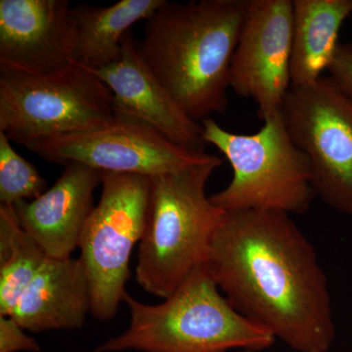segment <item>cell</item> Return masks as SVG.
<instances>
[{
	"label": "cell",
	"instance_id": "cell-1",
	"mask_svg": "<svg viewBox=\"0 0 352 352\" xmlns=\"http://www.w3.org/2000/svg\"><path fill=\"white\" fill-rule=\"evenodd\" d=\"M206 268L229 303L298 352H328L336 337L328 279L289 214L226 212Z\"/></svg>",
	"mask_w": 352,
	"mask_h": 352
},
{
	"label": "cell",
	"instance_id": "cell-2",
	"mask_svg": "<svg viewBox=\"0 0 352 352\" xmlns=\"http://www.w3.org/2000/svg\"><path fill=\"white\" fill-rule=\"evenodd\" d=\"M248 0H164L146 20L141 56L195 122L226 115L230 71Z\"/></svg>",
	"mask_w": 352,
	"mask_h": 352
},
{
	"label": "cell",
	"instance_id": "cell-3",
	"mask_svg": "<svg viewBox=\"0 0 352 352\" xmlns=\"http://www.w3.org/2000/svg\"><path fill=\"white\" fill-rule=\"evenodd\" d=\"M122 302L129 310V327L94 352L259 351L275 342L221 295L205 264L160 305L138 302L127 292Z\"/></svg>",
	"mask_w": 352,
	"mask_h": 352
},
{
	"label": "cell",
	"instance_id": "cell-4",
	"mask_svg": "<svg viewBox=\"0 0 352 352\" xmlns=\"http://www.w3.org/2000/svg\"><path fill=\"white\" fill-rule=\"evenodd\" d=\"M221 164L152 176L135 270L136 282L147 293L168 298L206 263L215 231L226 214L206 194L208 179Z\"/></svg>",
	"mask_w": 352,
	"mask_h": 352
},
{
	"label": "cell",
	"instance_id": "cell-5",
	"mask_svg": "<svg viewBox=\"0 0 352 352\" xmlns=\"http://www.w3.org/2000/svg\"><path fill=\"white\" fill-rule=\"evenodd\" d=\"M263 120L254 134L226 131L212 118L201 120L206 143L217 148L233 170L230 183L210 201L226 212L303 214L317 197L309 160L292 139L281 110Z\"/></svg>",
	"mask_w": 352,
	"mask_h": 352
},
{
	"label": "cell",
	"instance_id": "cell-6",
	"mask_svg": "<svg viewBox=\"0 0 352 352\" xmlns=\"http://www.w3.org/2000/svg\"><path fill=\"white\" fill-rule=\"evenodd\" d=\"M115 117L110 88L82 65L48 76L0 72V131L25 147L96 131Z\"/></svg>",
	"mask_w": 352,
	"mask_h": 352
},
{
	"label": "cell",
	"instance_id": "cell-7",
	"mask_svg": "<svg viewBox=\"0 0 352 352\" xmlns=\"http://www.w3.org/2000/svg\"><path fill=\"white\" fill-rule=\"evenodd\" d=\"M98 205L80 237V261L90 289V314L96 320L115 318L131 277L132 251L144 233L151 177L103 173Z\"/></svg>",
	"mask_w": 352,
	"mask_h": 352
},
{
	"label": "cell",
	"instance_id": "cell-8",
	"mask_svg": "<svg viewBox=\"0 0 352 352\" xmlns=\"http://www.w3.org/2000/svg\"><path fill=\"white\" fill-rule=\"evenodd\" d=\"M285 124L310 162L316 196L352 217V98L322 76L291 87L282 106Z\"/></svg>",
	"mask_w": 352,
	"mask_h": 352
},
{
	"label": "cell",
	"instance_id": "cell-9",
	"mask_svg": "<svg viewBox=\"0 0 352 352\" xmlns=\"http://www.w3.org/2000/svg\"><path fill=\"white\" fill-rule=\"evenodd\" d=\"M25 148L51 163H78L104 173L149 177L223 163L221 157L176 144L149 124L120 113L96 131L46 139Z\"/></svg>",
	"mask_w": 352,
	"mask_h": 352
},
{
	"label": "cell",
	"instance_id": "cell-10",
	"mask_svg": "<svg viewBox=\"0 0 352 352\" xmlns=\"http://www.w3.org/2000/svg\"><path fill=\"white\" fill-rule=\"evenodd\" d=\"M293 0H248L230 87L258 106L261 120L281 110L292 87Z\"/></svg>",
	"mask_w": 352,
	"mask_h": 352
},
{
	"label": "cell",
	"instance_id": "cell-11",
	"mask_svg": "<svg viewBox=\"0 0 352 352\" xmlns=\"http://www.w3.org/2000/svg\"><path fill=\"white\" fill-rule=\"evenodd\" d=\"M68 0H0V72L59 73L76 63Z\"/></svg>",
	"mask_w": 352,
	"mask_h": 352
},
{
	"label": "cell",
	"instance_id": "cell-12",
	"mask_svg": "<svg viewBox=\"0 0 352 352\" xmlns=\"http://www.w3.org/2000/svg\"><path fill=\"white\" fill-rule=\"evenodd\" d=\"M89 69L112 91L115 113L149 124L176 144L205 150L203 126L187 116L148 68L131 32L117 62Z\"/></svg>",
	"mask_w": 352,
	"mask_h": 352
},
{
	"label": "cell",
	"instance_id": "cell-13",
	"mask_svg": "<svg viewBox=\"0 0 352 352\" xmlns=\"http://www.w3.org/2000/svg\"><path fill=\"white\" fill-rule=\"evenodd\" d=\"M103 173L82 164H65L59 179L43 195L14 206L21 227L47 258H69L78 249Z\"/></svg>",
	"mask_w": 352,
	"mask_h": 352
},
{
	"label": "cell",
	"instance_id": "cell-14",
	"mask_svg": "<svg viewBox=\"0 0 352 352\" xmlns=\"http://www.w3.org/2000/svg\"><path fill=\"white\" fill-rule=\"evenodd\" d=\"M90 314V289L80 258H47L25 289L12 316L32 333L82 328Z\"/></svg>",
	"mask_w": 352,
	"mask_h": 352
},
{
	"label": "cell",
	"instance_id": "cell-15",
	"mask_svg": "<svg viewBox=\"0 0 352 352\" xmlns=\"http://www.w3.org/2000/svg\"><path fill=\"white\" fill-rule=\"evenodd\" d=\"M352 0H293L291 87L312 85L329 69Z\"/></svg>",
	"mask_w": 352,
	"mask_h": 352
},
{
	"label": "cell",
	"instance_id": "cell-16",
	"mask_svg": "<svg viewBox=\"0 0 352 352\" xmlns=\"http://www.w3.org/2000/svg\"><path fill=\"white\" fill-rule=\"evenodd\" d=\"M164 0H120L112 6L80 4L72 8L76 24V63L95 69L115 63L129 29L148 20Z\"/></svg>",
	"mask_w": 352,
	"mask_h": 352
},
{
	"label": "cell",
	"instance_id": "cell-17",
	"mask_svg": "<svg viewBox=\"0 0 352 352\" xmlns=\"http://www.w3.org/2000/svg\"><path fill=\"white\" fill-rule=\"evenodd\" d=\"M46 258L21 227L13 207L0 206V316H12Z\"/></svg>",
	"mask_w": 352,
	"mask_h": 352
},
{
	"label": "cell",
	"instance_id": "cell-18",
	"mask_svg": "<svg viewBox=\"0 0 352 352\" xmlns=\"http://www.w3.org/2000/svg\"><path fill=\"white\" fill-rule=\"evenodd\" d=\"M47 188L36 166L15 151L10 139L0 131V204L14 207L20 201H32Z\"/></svg>",
	"mask_w": 352,
	"mask_h": 352
},
{
	"label": "cell",
	"instance_id": "cell-19",
	"mask_svg": "<svg viewBox=\"0 0 352 352\" xmlns=\"http://www.w3.org/2000/svg\"><path fill=\"white\" fill-rule=\"evenodd\" d=\"M11 316H0V352H39L41 346Z\"/></svg>",
	"mask_w": 352,
	"mask_h": 352
},
{
	"label": "cell",
	"instance_id": "cell-20",
	"mask_svg": "<svg viewBox=\"0 0 352 352\" xmlns=\"http://www.w3.org/2000/svg\"><path fill=\"white\" fill-rule=\"evenodd\" d=\"M328 71L336 85L352 98V43H339Z\"/></svg>",
	"mask_w": 352,
	"mask_h": 352
},
{
	"label": "cell",
	"instance_id": "cell-21",
	"mask_svg": "<svg viewBox=\"0 0 352 352\" xmlns=\"http://www.w3.org/2000/svg\"><path fill=\"white\" fill-rule=\"evenodd\" d=\"M245 352H258V351H245Z\"/></svg>",
	"mask_w": 352,
	"mask_h": 352
}]
</instances>
